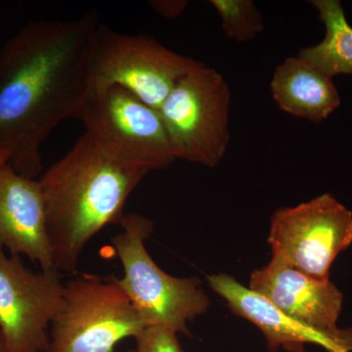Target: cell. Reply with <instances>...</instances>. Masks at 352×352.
Segmentation results:
<instances>
[{"mask_svg": "<svg viewBox=\"0 0 352 352\" xmlns=\"http://www.w3.org/2000/svg\"><path fill=\"white\" fill-rule=\"evenodd\" d=\"M149 168L85 132L38 180L55 270L74 273L87 243L120 226L127 199Z\"/></svg>", "mask_w": 352, "mask_h": 352, "instance_id": "obj_2", "label": "cell"}, {"mask_svg": "<svg viewBox=\"0 0 352 352\" xmlns=\"http://www.w3.org/2000/svg\"><path fill=\"white\" fill-rule=\"evenodd\" d=\"M226 38L247 43L263 31V16L252 0H212Z\"/></svg>", "mask_w": 352, "mask_h": 352, "instance_id": "obj_15", "label": "cell"}, {"mask_svg": "<svg viewBox=\"0 0 352 352\" xmlns=\"http://www.w3.org/2000/svg\"><path fill=\"white\" fill-rule=\"evenodd\" d=\"M146 328L117 278L78 277L65 285L47 352H113L122 340L135 339Z\"/></svg>", "mask_w": 352, "mask_h": 352, "instance_id": "obj_5", "label": "cell"}, {"mask_svg": "<svg viewBox=\"0 0 352 352\" xmlns=\"http://www.w3.org/2000/svg\"><path fill=\"white\" fill-rule=\"evenodd\" d=\"M78 120L85 132L151 171L175 161L159 111L119 85L91 89Z\"/></svg>", "mask_w": 352, "mask_h": 352, "instance_id": "obj_8", "label": "cell"}, {"mask_svg": "<svg viewBox=\"0 0 352 352\" xmlns=\"http://www.w3.org/2000/svg\"><path fill=\"white\" fill-rule=\"evenodd\" d=\"M208 282L210 288L226 300L234 314L261 331L271 352H276L281 347L296 352L307 344H317L328 352H352V342L333 339L295 320L267 298L243 286L229 275H210Z\"/></svg>", "mask_w": 352, "mask_h": 352, "instance_id": "obj_12", "label": "cell"}, {"mask_svg": "<svg viewBox=\"0 0 352 352\" xmlns=\"http://www.w3.org/2000/svg\"><path fill=\"white\" fill-rule=\"evenodd\" d=\"M151 6L157 13L161 14L168 19L178 17L182 15L183 11L188 6L187 1H151Z\"/></svg>", "mask_w": 352, "mask_h": 352, "instance_id": "obj_17", "label": "cell"}, {"mask_svg": "<svg viewBox=\"0 0 352 352\" xmlns=\"http://www.w3.org/2000/svg\"><path fill=\"white\" fill-rule=\"evenodd\" d=\"M127 352H136L135 349H132V351H129Z\"/></svg>", "mask_w": 352, "mask_h": 352, "instance_id": "obj_21", "label": "cell"}, {"mask_svg": "<svg viewBox=\"0 0 352 352\" xmlns=\"http://www.w3.org/2000/svg\"><path fill=\"white\" fill-rule=\"evenodd\" d=\"M136 352H185L177 333L164 327H147L135 338Z\"/></svg>", "mask_w": 352, "mask_h": 352, "instance_id": "obj_16", "label": "cell"}, {"mask_svg": "<svg viewBox=\"0 0 352 352\" xmlns=\"http://www.w3.org/2000/svg\"><path fill=\"white\" fill-rule=\"evenodd\" d=\"M0 352H7L6 340L0 331Z\"/></svg>", "mask_w": 352, "mask_h": 352, "instance_id": "obj_19", "label": "cell"}, {"mask_svg": "<svg viewBox=\"0 0 352 352\" xmlns=\"http://www.w3.org/2000/svg\"><path fill=\"white\" fill-rule=\"evenodd\" d=\"M250 289L308 327L352 342V328H338L344 296L330 280L314 279L271 259L252 273Z\"/></svg>", "mask_w": 352, "mask_h": 352, "instance_id": "obj_10", "label": "cell"}, {"mask_svg": "<svg viewBox=\"0 0 352 352\" xmlns=\"http://www.w3.org/2000/svg\"><path fill=\"white\" fill-rule=\"evenodd\" d=\"M272 259L314 279L327 281L336 258L352 244V212L331 194L271 217Z\"/></svg>", "mask_w": 352, "mask_h": 352, "instance_id": "obj_7", "label": "cell"}, {"mask_svg": "<svg viewBox=\"0 0 352 352\" xmlns=\"http://www.w3.org/2000/svg\"><path fill=\"white\" fill-rule=\"evenodd\" d=\"M9 159L10 157H9L8 153L0 150V170L9 164Z\"/></svg>", "mask_w": 352, "mask_h": 352, "instance_id": "obj_18", "label": "cell"}, {"mask_svg": "<svg viewBox=\"0 0 352 352\" xmlns=\"http://www.w3.org/2000/svg\"><path fill=\"white\" fill-rule=\"evenodd\" d=\"M4 250L27 256L43 270L54 268L41 183L9 164L0 170V252Z\"/></svg>", "mask_w": 352, "mask_h": 352, "instance_id": "obj_11", "label": "cell"}, {"mask_svg": "<svg viewBox=\"0 0 352 352\" xmlns=\"http://www.w3.org/2000/svg\"><path fill=\"white\" fill-rule=\"evenodd\" d=\"M270 88L278 107L310 122L327 119L340 105L332 78L298 56L287 58L277 67Z\"/></svg>", "mask_w": 352, "mask_h": 352, "instance_id": "obj_13", "label": "cell"}, {"mask_svg": "<svg viewBox=\"0 0 352 352\" xmlns=\"http://www.w3.org/2000/svg\"><path fill=\"white\" fill-rule=\"evenodd\" d=\"M311 3L325 25V38L316 45L303 48L298 57L331 78L337 75H352V27L340 2L314 0Z\"/></svg>", "mask_w": 352, "mask_h": 352, "instance_id": "obj_14", "label": "cell"}, {"mask_svg": "<svg viewBox=\"0 0 352 352\" xmlns=\"http://www.w3.org/2000/svg\"><path fill=\"white\" fill-rule=\"evenodd\" d=\"M196 60L144 34H122L100 24L91 65V89L119 85L159 111Z\"/></svg>", "mask_w": 352, "mask_h": 352, "instance_id": "obj_6", "label": "cell"}, {"mask_svg": "<svg viewBox=\"0 0 352 352\" xmlns=\"http://www.w3.org/2000/svg\"><path fill=\"white\" fill-rule=\"evenodd\" d=\"M296 352H307V351H305V347H302V349H298V351Z\"/></svg>", "mask_w": 352, "mask_h": 352, "instance_id": "obj_20", "label": "cell"}, {"mask_svg": "<svg viewBox=\"0 0 352 352\" xmlns=\"http://www.w3.org/2000/svg\"><path fill=\"white\" fill-rule=\"evenodd\" d=\"M99 27L94 11L75 20L34 21L0 50V150L19 175L38 176L44 141L80 116L91 91Z\"/></svg>", "mask_w": 352, "mask_h": 352, "instance_id": "obj_1", "label": "cell"}, {"mask_svg": "<svg viewBox=\"0 0 352 352\" xmlns=\"http://www.w3.org/2000/svg\"><path fill=\"white\" fill-rule=\"evenodd\" d=\"M122 232L112 239L124 270L120 286L147 327H164L190 335L188 322L207 312L210 300L198 278L170 276L157 265L145 247L151 236V219L135 214L124 215Z\"/></svg>", "mask_w": 352, "mask_h": 352, "instance_id": "obj_3", "label": "cell"}, {"mask_svg": "<svg viewBox=\"0 0 352 352\" xmlns=\"http://www.w3.org/2000/svg\"><path fill=\"white\" fill-rule=\"evenodd\" d=\"M228 82L197 61L160 108L173 156L208 168L222 161L230 141Z\"/></svg>", "mask_w": 352, "mask_h": 352, "instance_id": "obj_4", "label": "cell"}, {"mask_svg": "<svg viewBox=\"0 0 352 352\" xmlns=\"http://www.w3.org/2000/svg\"><path fill=\"white\" fill-rule=\"evenodd\" d=\"M60 271L34 272L0 252V331L7 352H47L48 328L63 307Z\"/></svg>", "mask_w": 352, "mask_h": 352, "instance_id": "obj_9", "label": "cell"}]
</instances>
